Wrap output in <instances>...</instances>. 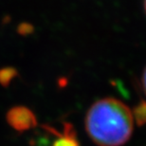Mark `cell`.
<instances>
[{
	"instance_id": "cell-1",
	"label": "cell",
	"mask_w": 146,
	"mask_h": 146,
	"mask_svg": "<svg viewBox=\"0 0 146 146\" xmlns=\"http://www.w3.org/2000/svg\"><path fill=\"white\" fill-rule=\"evenodd\" d=\"M132 112L121 101L106 98L90 106L86 116V130L99 146H121L133 133Z\"/></svg>"
},
{
	"instance_id": "cell-2",
	"label": "cell",
	"mask_w": 146,
	"mask_h": 146,
	"mask_svg": "<svg viewBox=\"0 0 146 146\" xmlns=\"http://www.w3.org/2000/svg\"><path fill=\"white\" fill-rule=\"evenodd\" d=\"M8 124L17 132H26L38 125L37 118L30 108L23 106L11 107L6 114Z\"/></svg>"
},
{
	"instance_id": "cell-3",
	"label": "cell",
	"mask_w": 146,
	"mask_h": 146,
	"mask_svg": "<svg viewBox=\"0 0 146 146\" xmlns=\"http://www.w3.org/2000/svg\"><path fill=\"white\" fill-rule=\"evenodd\" d=\"M43 128L46 130V132H50L52 135L57 137L56 139L52 142L51 146H80L76 137V131L70 123L64 124L63 133L58 132L53 127L48 126V125H44Z\"/></svg>"
},
{
	"instance_id": "cell-4",
	"label": "cell",
	"mask_w": 146,
	"mask_h": 146,
	"mask_svg": "<svg viewBox=\"0 0 146 146\" xmlns=\"http://www.w3.org/2000/svg\"><path fill=\"white\" fill-rule=\"evenodd\" d=\"M17 76V70L11 66H7L0 69V84L4 87H8Z\"/></svg>"
},
{
	"instance_id": "cell-5",
	"label": "cell",
	"mask_w": 146,
	"mask_h": 146,
	"mask_svg": "<svg viewBox=\"0 0 146 146\" xmlns=\"http://www.w3.org/2000/svg\"><path fill=\"white\" fill-rule=\"evenodd\" d=\"M132 116L135 118L138 126H143L146 124V102H139V104L134 108Z\"/></svg>"
},
{
	"instance_id": "cell-6",
	"label": "cell",
	"mask_w": 146,
	"mask_h": 146,
	"mask_svg": "<svg viewBox=\"0 0 146 146\" xmlns=\"http://www.w3.org/2000/svg\"><path fill=\"white\" fill-rule=\"evenodd\" d=\"M33 146H50V139L46 136H38L36 139L31 141Z\"/></svg>"
},
{
	"instance_id": "cell-7",
	"label": "cell",
	"mask_w": 146,
	"mask_h": 146,
	"mask_svg": "<svg viewBox=\"0 0 146 146\" xmlns=\"http://www.w3.org/2000/svg\"><path fill=\"white\" fill-rule=\"evenodd\" d=\"M33 29L31 25L29 24H22L19 26V29H18V31L19 33L21 34H28L31 33V30Z\"/></svg>"
},
{
	"instance_id": "cell-8",
	"label": "cell",
	"mask_w": 146,
	"mask_h": 146,
	"mask_svg": "<svg viewBox=\"0 0 146 146\" xmlns=\"http://www.w3.org/2000/svg\"><path fill=\"white\" fill-rule=\"evenodd\" d=\"M141 86H142V89L146 95V66L143 70V73H142V77H141Z\"/></svg>"
},
{
	"instance_id": "cell-9",
	"label": "cell",
	"mask_w": 146,
	"mask_h": 146,
	"mask_svg": "<svg viewBox=\"0 0 146 146\" xmlns=\"http://www.w3.org/2000/svg\"><path fill=\"white\" fill-rule=\"evenodd\" d=\"M144 11L146 13V0H144Z\"/></svg>"
}]
</instances>
